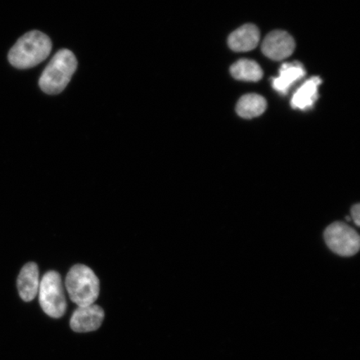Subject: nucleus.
<instances>
[{
	"label": "nucleus",
	"mask_w": 360,
	"mask_h": 360,
	"mask_svg": "<svg viewBox=\"0 0 360 360\" xmlns=\"http://www.w3.org/2000/svg\"><path fill=\"white\" fill-rule=\"evenodd\" d=\"M52 51V42L46 34L34 30L22 35L8 53V61L17 69L35 67L46 60Z\"/></svg>",
	"instance_id": "nucleus-1"
},
{
	"label": "nucleus",
	"mask_w": 360,
	"mask_h": 360,
	"mask_svg": "<svg viewBox=\"0 0 360 360\" xmlns=\"http://www.w3.org/2000/svg\"><path fill=\"white\" fill-rule=\"evenodd\" d=\"M77 60L69 49H61L53 57L39 79V87L48 94L64 91L77 69Z\"/></svg>",
	"instance_id": "nucleus-2"
},
{
	"label": "nucleus",
	"mask_w": 360,
	"mask_h": 360,
	"mask_svg": "<svg viewBox=\"0 0 360 360\" xmlns=\"http://www.w3.org/2000/svg\"><path fill=\"white\" fill-rule=\"evenodd\" d=\"M65 285L70 300L79 307L94 304L100 295V281L86 265L72 267L67 274Z\"/></svg>",
	"instance_id": "nucleus-3"
},
{
	"label": "nucleus",
	"mask_w": 360,
	"mask_h": 360,
	"mask_svg": "<svg viewBox=\"0 0 360 360\" xmlns=\"http://www.w3.org/2000/svg\"><path fill=\"white\" fill-rule=\"evenodd\" d=\"M38 294L40 306L49 317L58 319L65 314L67 302L60 274H45L40 281Z\"/></svg>",
	"instance_id": "nucleus-4"
},
{
	"label": "nucleus",
	"mask_w": 360,
	"mask_h": 360,
	"mask_svg": "<svg viewBox=\"0 0 360 360\" xmlns=\"http://www.w3.org/2000/svg\"><path fill=\"white\" fill-rule=\"evenodd\" d=\"M323 238L330 250L342 257H351L359 250L358 232L343 222L331 224L323 233Z\"/></svg>",
	"instance_id": "nucleus-5"
},
{
	"label": "nucleus",
	"mask_w": 360,
	"mask_h": 360,
	"mask_svg": "<svg viewBox=\"0 0 360 360\" xmlns=\"http://www.w3.org/2000/svg\"><path fill=\"white\" fill-rule=\"evenodd\" d=\"M295 49V39L282 30H274L264 38L262 52L270 60L280 61L290 57Z\"/></svg>",
	"instance_id": "nucleus-6"
},
{
	"label": "nucleus",
	"mask_w": 360,
	"mask_h": 360,
	"mask_svg": "<svg viewBox=\"0 0 360 360\" xmlns=\"http://www.w3.org/2000/svg\"><path fill=\"white\" fill-rule=\"evenodd\" d=\"M105 312L100 306H82L75 310L70 319L72 330L77 333L97 330L102 325Z\"/></svg>",
	"instance_id": "nucleus-7"
},
{
	"label": "nucleus",
	"mask_w": 360,
	"mask_h": 360,
	"mask_svg": "<svg viewBox=\"0 0 360 360\" xmlns=\"http://www.w3.org/2000/svg\"><path fill=\"white\" fill-rule=\"evenodd\" d=\"M39 272L38 265L30 262L25 265L18 277V290L21 299L30 302L37 296L39 289Z\"/></svg>",
	"instance_id": "nucleus-8"
},
{
	"label": "nucleus",
	"mask_w": 360,
	"mask_h": 360,
	"mask_svg": "<svg viewBox=\"0 0 360 360\" xmlns=\"http://www.w3.org/2000/svg\"><path fill=\"white\" fill-rule=\"evenodd\" d=\"M259 30L254 25L248 24L240 27L229 35L228 44L229 48L236 52L253 51L259 44Z\"/></svg>",
	"instance_id": "nucleus-9"
},
{
	"label": "nucleus",
	"mask_w": 360,
	"mask_h": 360,
	"mask_svg": "<svg viewBox=\"0 0 360 360\" xmlns=\"http://www.w3.org/2000/svg\"><path fill=\"white\" fill-rule=\"evenodd\" d=\"M304 75L305 70L300 63H285L281 68L280 77L273 79V87L278 92L285 94L291 85Z\"/></svg>",
	"instance_id": "nucleus-10"
},
{
	"label": "nucleus",
	"mask_w": 360,
	"mask_h": 360,
	"mask_svg": "<svg viewBox=\"0 0 360 360\" xmlns=\"http://www.w3.org/2000/svg\"><path fill=\"white\" fill-rule=\"evenodd\" d=\"M321 84L319 77H313L301 86L292 98L291 105L294 109L306 110L312 107L317 100V87Z\"/></svg>",
	"instance_id": "nucleus-11"
},
{
	"label": "nucleus",
	"mask_w": 360,
	"mask_h": 360,
	"mask_svg": "<svg viewBox=\"0 0 360 360\" xmlns=\"http://www.w3.org/2000/svg\"><path fill=\"white\" fill-rule=\"evenodd\" d=\"M267 102L264 98L256 94H245L236 105L237 114L244 119L255 118L266 110Z\"/></svg>",
	"instance_id": "nucleus-12"
},
{
	"label": "nucleus",
	"mask_w": 360,
	"mask_h": 360,
	"mask_svg": "<svg viewBox=\"0 0 360 360\" xmlns=\"http://www.w3.org/2000/svg\"><path fill=\"white\" fill-rule=\"evenodd\" d=\"M231 73L238 80L257 82L263 77V70L254 60H240L231 67Z\"/></svg>",
	"instance_id": "nucleus-13"
},
{
	"label": "nucleus",
	"mask_w": 360,
	"mask_h": 360,
	"mask_svg": "<svg viewBox=\"0 0 360 360\" xmlns=\"http://www.w3.org/2000/svg\"><path fill=\"white\" fill-rule=\"evenodd\" d=\"M351 218L353 219L354 222L357 226L360 225V205L359 204H356L352 206L350 210Z\"/></svg>",
	"instance_id": "nucleus-14"
}]
</instances>
